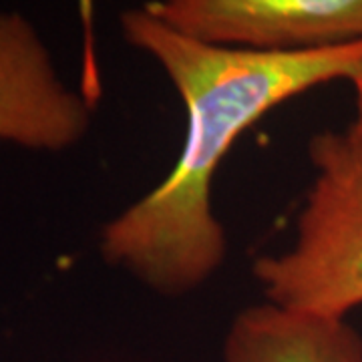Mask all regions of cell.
I'll use <instances>...</instances> for the list:
<instances>
[{"instance_id": "6da1fadb", "label": "cell", "mask_w": 362, "mask_h": 362, "mask_svg": "<svg viewBox=\"0 0 362 362\" xmlns=\"http://www.w3.org/2000/svg\"><path fill=\"white\" fill-rule=\"evenodd\" d=\"M121 30L163 69L185 105L187 129L165 180L105 223L99 250L151 292L180 298L216 276L228 256L214 181L235 139L320 85L349 81L361 97L362 40L304 51L221 47L183 35L143 6L121 14Z\"/></svg>"}, {"instance_id": "7a4b0ae2", "label": "cell", "mask_w": 362, "mask_h": 362, "mask_svg": "<svg viewBox=\"0 0 362 362\" xmlns=\"http://www.w3.org/2000/svg\"><path fill=\"white\" fill-rule=\"evenodd\" d=\"M314 180L292 246L254 259L264 298L290 310L349 318L362 306V109L308 143Z\"/></svg>"}, {"instance_id": "3957f363", "label": "cell", "mask_w": 362, "mask_h": 362, "mask_svg": "<svg viewBox=\"0 0 362 362\" xmlns=\"http://www.w3.org/2000/svg\"><path fill=\"white\" fill-rule=\"evenodd\" d=\"M143 8L221 47L304 51L362 40V0H149Z\"/></svg>"}, {"instance_id": "277c9868", "label": "cell", "mask_w": 362, "mask_h": 362, "mask_svg": "<svg viewBox=\"0 0 362 362\" xmlns=\"http://www.w3.org/2000/svg\"><path fill=\"white\" fill-rule=\"evenodd\" d=\"M93 103L61 81L37 28L0 13V141L65 151L90 127Z\"/></svg>"}, {"instance_id": "5b68a950", "label": "cell", "mask_w": 362, "mask_h": 362, "mask_svg": "<svg viewBox=\"0 0 362 362\" xmlns=\"http://www.w3.org/2000/svg\"><path fill=\"white\" fill-rule=\"evenodd\" d=\"M221 356L223 362H362V337L349 318L266 300L233 316Z\"/></svg>"}, {"instance_id": "8992f818", "label": "cell", "mask_w": 362, "mask_h": 362, "mask_svg": "<svg viewBox=\"0 0 362 362\" xmlns=\"http://www.w3.org/2000/svg\"><path fill=\"white\" fill-rule=\"evenodd\" d=\"M356 101H358V109H362V95L361 97H356Z\"/></svg>"}]
</instances>
